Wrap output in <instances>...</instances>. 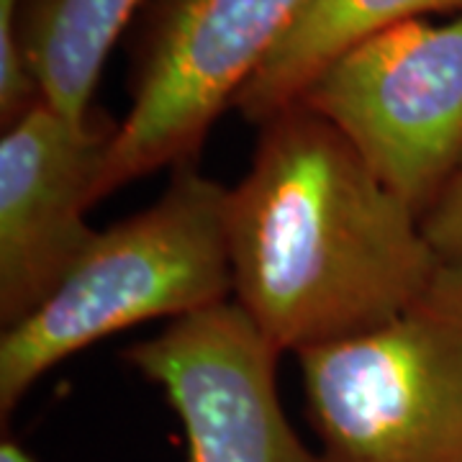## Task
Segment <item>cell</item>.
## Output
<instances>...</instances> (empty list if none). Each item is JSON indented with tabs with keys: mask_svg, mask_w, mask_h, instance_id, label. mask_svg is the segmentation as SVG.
Here are the masks:
<instances>
[{
	"mask_svg": "<svg viewBox=\"0 0 462 462\" xmlns=\"http://www.w3.org/2000/svg\"><path fill=\"white\" fill-rule=\"evenodd\" d=\"M226 236L234 303L281 355L375 331L442 264L421 218L300 100L260 124Z\"/></svg>",
	"mask_w": 462,
	"mask_h": 462,
	"instance_id": "6da1fadb",
	"label": "cell"
},
{
	"mask_svg": "<svg viewBox=\"0 0 462 462\" xmlns=\"http://www.w3.org/2000/svg\"><path fill=\"white\" fill-rule=\"evenodd\" d=\"M226 196L193 165L172 172L144 211L96 231L80 260L29 319L0 337V411L88 345L152 321L226 303L231 285Z\"/></svg>",
	"mask_w": 462,
	"mask_h": 462,
	"instance_id": "7a4b0ae2",
	"label": "cell"
},
{
	"mask_svg": "<svg viewBox=\"0 0 462 462\" xmlns=\"http://www.w3.org/2000/svg\"><path fill=\"white\" fill-rule=\"evenodd\" d=\"M296 360L324 462H462V263L388 324Z\"/></svg>",
	"mask_w": 462,
	"mask_h": 462,
	"instance_id": "3957f363",
	"label": "cell"
},
{
	"mask_svg": "<svg viewBox=\"0 0 462 462\" xmlns=\"http://www.w3.org/2000/svg\"><path fill=\"white\" fill-rule=\"evenodd\" d=\"M309 0H147L132 54V103L96 200L162 167L193 165L214 121Z\"/></svg>",
	"mask_w": 462,
	"mask_h": 462,
	"instance_id": "277c9868",
	"label": "cell"
},
{
	"mask_svg": "<svg viewBox=\"0 0 462 462\" xmlns=\"http://www.w3.org/2000/svg\"><path fill=\"white\" fill-rule=\"evenodd\" d=\"M300 103L345 134L424 221L462 170V16L373 33L324 67Z\"/></svg>",
	"mask_w": 462,
	"mask_h": 462,
	"instance_id": "5b68a950",
	"label": "cell"
},
{
	"mask_svg": "<svg viewBox=\"0 0 462 462\" xmlns=\"http://www.w3.org/2000/svg\"><path fill=\"white\" fill-rule=\"evenodd\" d=\"M126 360L180 416L188 462H324L282 409L281 352L236 303L170 321Z\"/></svg>",
	"mask_w": 462,
	"mask_h": 462,
	"instance_id": "8992f818",
	"label": "cell"
},
{
	"mask_svg": "<svg viewBox=\"0 0 462 462\" xmlns=\"http://www.w3.org/2000/svg\"><path fill=\"white\" fill-rule=\"evenodd\" d=\"M118 121L93 108L85 121L33 106L0 136V321L21 324L60 288L96 229L85 211Z\"/></svg>",
	"mask_w": 462,
	"mask_h": 462,
	"instance_id": "52a82bcc",
	"label": "cell"
},
{
	"mask_svg": "<svg viewBox=\"0 0 462 462\" xmlns=\"http://www.w3.org/2000/svg\"><path fill=\"white\" fill-rule=\"evenodd\" d=\"M462 11V0H309L278 47L234 98V108L260 126L300 98L342 51L403 21Z\"/></svg>",
	"mask_w": 462,
	"mask_h": 462,
	"instance_id": "ba28073f",
	"label": "cell"
},
{
	"mask_svg": "<svg viewBox=\"0 0 462 462\" xmlns=\"http://www.w3.org/2000/svg\"><path fill=\"white\" fill-rule=\"evenodd\" d=\"M144 0H21L18 42L44 100L85 121L100 69Z\"/></svg>",
	"mask_w": 462,
	"mask_h": 462,
	"instance_id": "9c48e42d",
	"label": "cell"
},
{
	"mask_svg": "<svg viewBox=\"0 0 462 462\" xmlns=\"http://www.w3.org/2000/svg\"><path fill=\"white\" fill-rule=\"evenodd\" d=\"M18 8H21V0H0V124L3 129L44 100L18 42Z\"/></svg>",
	"mask_w": 462,
	"mask_h": 462,
	"instance_id": "30bf717a",
	"label": "cell"
},
{
	"mask_svg": "<svg viewBox=\"0 0 462 462\" xmlns=\"http://www.w3.org/2000/svg\"><path fill=\"white\" fill-rule=\"evenodd\" d=\"M421 229L445 263H462V170L424 216Z\"/></svg>",
	"mask_w": 462,
	"mask_h": 462,
	"instance_id": "8fae6325",
	"label": "cell"
},
{
	"mask_svg": "<svg viewBox=\"0 0 462 462\" xmlns=\"http://www.w3.org/2000/svg\"><path fill=\"white\" fill-rule=\"evenodd\" d=\"M0 462H36L23 449V447L18 445V442H14V439H3L0 442Z\"/></svg>",
	"mask_w": 462,
	"mask_h": 462,
	"instance_id": "7c38bea8",
	"label": "cell"
}]
</instances>
